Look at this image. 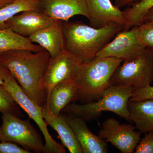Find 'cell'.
<instances>
[{"label": "cell", "mask_w": 153, "mask_h": 153, "mask_svg": "<svg viewBox=\"0 0 153 153\" xmlns=\"http://www.w3.org/2000/svg\"><path fill=\"white\" fill-rule=\"evenodd\" d=\"M18 49H27L34 52L44 50L41 46L32 43L29 38L20 36L10 28L0 30V54Z\"/></svg>", "instance_id": "19"}, {"label": "cell", "mask_w": 153, "mask_h": 153, "mask_svg": "<svg viewBox=\"0 0 153 153\" xmlns=\"http://www.w3.org/2000/svg\"><path fill=\"white\" fill-rule=\"evenodd\" d=\"M88 20L92 27H102L114 23L124 28L126 22L123 11L114 5L110 0H85Z\"/></svg>", "instance_id": "11"}, {"label": "cell", "mask_w": 153, "mask_h": 153, "mask_svg": "<svg viewBox=\"0 0 153 153\" xmlns=\"http://www.w3.org/2000/svg\"><path fill=\"white\" fill-rule=\"evenodd\" d=\"M132 88L111 85L99 99L83 104L70 103L62 111L82 119L85 121L95 119L103 111H111L129 120L128 102L132 95Z\"/></svg>", "instance_id": "4"}, {"label": "cell", "mask_w": 153, "mask_h": 153, "mask_svg": "<svg viewBox=\"0 0 153 153\" xmlns=\"http://www.w3.org/2000/svg\"><path fill=\"white\" fill-rule=\"evenodd\" d=\"M110 79V85H120L137 90L153 81V52L146 49L141 53L123 60Z\"/></svg>", "instance_id": "5"}, {"label": "cell", "mask_w": 153, "mask_h": 153, "mask_svg": "<svg viewBox=\"0 0 153 153\" xmlns=\"http://www.w3.org/2000/svg\"><path fill=\"white\" fill-rule=\"evenodd\" d=\"M4 86L14 101L27 112L30 118L36 122L43 134L45 141L44 153H66L64 146L53 139L49 134L47 123L43 117L42 106L27 95L8 69L4 74Z\"/></svg>", "instance_id": "6"}, {"label": "cell", "mask_w": 153, "mask_h": 153, "mask_svg": "<svg viewBox=\"0 0 153 153\" xmlns=\"http://www.w3.org/2000/svg\"><path fill=\"white\" fill-rule=\"evenodd\" d=\"M65 49L82 62L96 56L114 36L123 30V26L111 23L96 28L80 22H62Z\"/></svg>", "instance_id": "2"}, {"label": "cell", "mask_w": 153, "mask_h": 153, "mask_svg": "<svg viewBox=\"0 0 153 153\" xmlns=\"http://www.w3.org/2000/svg\"><path fill=\"white\" fill-rule=\"evenodd\" d=\"M47 51L55 58L65 50L62 22L55 21L52 25L39 30L28 38Z\"/></svg>", "instance_id": "15"}, {"label": "cell", "mask_w": 153, "mask_h": 153, "mask_svg": "<svg viewBox=\"0 0 153 153\" xmlns=\"http://www.w3.org/2000/svg\"><path fill=\"white\" fill-rule=\"evenodd\" d=\"M137 27L120 31L111 42L99 51L96 56L115 57L124 60L141 53L146 48L139 41Z\"/></svg>", "instance_id": "10"}, {"label": "cell", "mask_w": 153, "mask_h": 153, "mask_svg": "<svg viewBox=\"0 0 153 153\" xmlns=\"http://www.w3.org/2000/svg\"><path fill=\"white\" fill-rule=\"evenodd\" d=\"M82 63L78 57L64 50L55 58L50 57L43 77V87L47 97L59 82L73 79Z\"/></svg>", "instance_id": "9"}, {"label": "cell", "mask_w": 153, "mask_h": 153, "mask_svg": "<svg viewBox=\"0 0 153 153\" xmlns=\"http://www.w3.org/2000/svg\"><path fill=\"white\" fill-rule=\"evenodd\" d=\"M153 7V0H141L123 11L126 25L123 30H128L141 25L146 13Z\"/></svg>", "instance_id": "21"}, {"label": "cell", "mask_w": 153, "mask_h": 153, "mask_svg": "<svg viewBox=\"0 0 153 153\" xmlns=\"http://www.w3.org/2000/svg\"><path fill=\"white\" fill-rule=\"evenodd\" d=\"M0 141H6L4 138L2 134H1V131H0Z\"/></svg>", "instance_id": "31"}, {"label": "cell", "mask_w": 153, "mask_h": 153, "mask_svg": "<svg viewBox=\"0 0 153 153\" xmlns=\"http://www.w3.org/2000/svg\"><path fill=\"white\" fill-rule=\"evenodd\" d=\"M17 105L4 86L0 84V112L16 115Z\"/></svg>", "instance_id": "23"}, {"label": "cell", "mask_w": 153, "mask_h": 153, "mask_svg": "<svg viewBox=\"0 0 153 153\" xmlns=\"http://www.w3.org/2000/svg\"><path fill=\"white\" fill-rule=\"evenodd\" d=\"M7 70V68H6L4 66H3L0 63V84L4 85V74Z\"/></svg>", "instance_id": "29"}, {"label": "cell", "mask_w": 153, "mask_h": 153, "mask_svg": "<svg viewBox=\"0 0 153 153\" xmlns=\"http://www.w3.org/2000/svg\"><path fill=\"white\" fill-rule=\"evenodd\" d=\"M135 128L131 125L121 124L115 119L108 118L102 125L98 136L121 153H133L140 140L142 133L136 131Z\"/></svg>", "instance_id": "8"}, {"label": "cell", "mask_w": 153, "mask_h": 153, "mask_svg": "<svg viewBox=\"0 0 153 153\" xmlns=\"http://www.w3.org/2000/svg\"><path fill=\"white\" fill-rule=\"evenodd\" d=\"M13 1V0H0V8L8 4Z\"/></svg>", "instance_id": "30"}, {"label": "cell", "mask_w": 153, "mask_h": 153, "mask_svg": "<svg viewBox=\"0 0 153 153\" xmlns=\"http://www.w3.org/2000/svg\"><path fill=\"white\" fill-rule=\"evenodd\" d=\"M74 131L83 153H106L108 152L105 141L93 133L88 127L86 121L72 115H63Z\"/></svg>", "instance_id": "14"}, {"label": "cell", "mask_w": 153, "mask_h": 153, "mask_svg": "<svg viewBox=\"0 0 153 153\" xmlns=\"http://www.w3.org/2000/svg\"><path fill=\"white\" fill-rule=\"evenodd\" d=\"M128 120L143 133L153 131V100L128 102Z\"/></svg>", "instance_id": "18"}, {"label": "cell", "mask_w": 153, "mask_h": 153, "mask_svg": "<svg viewBox=\"0 0 153 153\" xmlns=\"http://www.w3.org/2000/svg\"><path fill=\"white\" fill-rule=\"evenodd\" d=\"M77 88L73 79L58 83L52 88L47 97L46 104L51 112L60 114L65 107L77 100Z\"/></svg>", "instance_id": "17"}, {"label": "cell", "mask_w": 153, "mask_h": 153, "mask_svg": "<svg viewBox=\"0 0 153 153\" xmlns=\"http://www.w3.org/2000/svg\"><path fill=\"white\" fill-rule=\"evenodd\" d=\"M43 117L46 123L57 131L63 146L71 153H83L74 131L63 115H56L45 104L42 106Z\"/></svg>", "instance_id": "16"}, {"label": "cell", "mask_w": 153, "mask_h": 153, "mask_svg": "<svg viewBox=\"0 0 153 153\" xmlns=\"http://www.w3.org/2000/svg\"><path fill=\"white\" fill-rule=\"evenodd\" d=\"M137 1L138 0H115L114 5L120 8L121 7L132 4Z\"/></svg>", "instance_id": "27"}, {"label": "cell", "mask_w": 153, "mask_h": 153, "mask_svg": "<svg viewBox=\"0 0 153 153\" xmlns=\"http://www.w3.org/2000/svg\"><path fill=\"white\" fill-rule=\"evenodd\" d=\"M30 151L20 147L16 143L10 141H1L0 153H30Z\"/></svg>", "instance_id": "26"}, {"label": "cell", "mask_w": 153, "mask_h": 153, "mask_svg": "<svg viewBox=\"0 0 153 153\" xmlns=\"http://www.w3.org/2000/svg\"><path fill=\"white\" fill-rule=\"evenodd\" d=\"M28 10L41 11V0H13L0 8V30L8 28L7 22L17 14Z\"/></svg>", "instance_id": "20"}, {"label": "cell", "mask_w": 153, "mask_h": 153, "mask_svg": "<svg viewBox=\"0 0 153 153\" xmlns=\"http://www.w3.org/2000/svg\"><path fill=\"white\" fill-rule=\"evenodd\" d=\"M135 153H153V131L146 133L135 149Z\"/></svg>", "instance_id": "24"}, {"label": "cell", "mask_w": 153, "mask_h": 153, "mask_svg": "<svg viewBox=\"0 0 153 153\" xmlns=\"http://www.w3.org/2000/svg\"><path fill=\"white\" fill-rule=\"evenodd\" d=\"M50 57L45 50L13 49L0 54V63L8 69L27 95L43 106L47 102L43 79Z\"/></svg>", "instance_id": "1"}, {"label": "cell", "mask_w": 153, "mask_h": 153, "mask_svg": "<svg viewBox=\"0 0 153 153\" xmlns=\"http://www.w3.org/2000/svg\"><path fill=\"white\" fill-rule=\"evenodd\" d=\"M41 11L28 10L17 14L7 23L8 28L23 37L31 35L52 25L55 22Z\"/></svg>", "instance_id": "12"}, {"label": "cell", "mask_w": 153, "mask_h": 153, "mask_svg": "<svg viewBox=\"0 0 153 153\" xmlns=\"http://www.w3.org/2000/svg\"><path fill=\"white\" fill-rule=\"evenodd\" d=\"M42 12L55 21L69 22L77 15L88 19L85 0H41Z\"/></svg>", "instance_id": "13"}, {"label": "cell", "mask_w": 153, "mask_h": 153, "mask_svg": "<svg viewBox=\"0 0 153 153\" xmlns=\"http://www.w3.org/2000/svg\"><path fill=\"white\" fill-rule=\"evenodd\" d=\"M153 23V7L149 10L144 17L143 23Z\"/></svg>", "instance_id": "28"}, {"label": "cell", "mask_w": 153, "mask_h": 153, "mask_svg": "<svg viewBox=\"0 0 153 153\" xmlns=\"http://www.w3.org/2000/svg\"><path fill=\"white\" fill-rule=\"evenodd\" d=\"M123 60L96 56L82 62L73 79L77 88V101L82 104L95 101L110 86V79Z\"/></svg>", "instance_id": "3"}, {"label": "cell", "mask_w": 153, "mask_h": 153, "mask_svg": "<svg viewBox=\"0 0 153 153\" xmlns=\"http://www.w3.org/2000/svg\"><path fill=\"white\" fill-rule=\"evenodd\" d=\"M148 99L153 100V86L151 85L134 91L129 100L139 101Z\"/></svg>", "instance_id": "25"}, {"label": "cell", "mask_w": 153, "mask_h": 153, "mask_svg": "<svg viewBox=\"0 0 153 153\" xmlns=\"http://www.w3.org/2000/svg\"><path fill=\"white\" fill-rule=\"evenodd\" d=\"M2 120L0 131L6 141L16 143L30 152L44 153L41 136L29 120H23L11 113L2 114Z\"/></svg>", "instance_id": "7"}, {"label": "cell", "mask_w": 153, "mask_h": 153, "mask_svg": "<svg viewBox=\"0 0 153 153\" xmlns=\"http://www.w3.org/2000/svg\"><path fill=\"white\" fill-rule=\"evenodd\" d=\"M137 36L140 44L153 52V23H143L138 26Z\"/></svg>", "instance_id": "22"}]
</instances>
